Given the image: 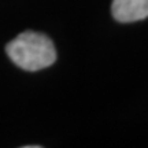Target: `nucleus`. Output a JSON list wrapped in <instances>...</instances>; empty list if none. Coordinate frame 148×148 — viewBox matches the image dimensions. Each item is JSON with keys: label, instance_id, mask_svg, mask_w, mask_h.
<instances>
[{"label": "nucleus", "instance_id": "1", "mask_svg": "<svg viewBox=\"0 0 148 148\" xmlns=\"http://www.w3.org/2000/svg\"><path fill=\"white\" fill-rule=\"evenodd\" d=\"M5 52L18 67L26 71L45 69L56 60V49L52 40L42 33L32 30L21 33L8 42Z\"/></svg>", "mask_w": 148, "mask_h": 148}, {"label": "nucleus", "instance_id": "2", "mask_svg": "<svg viewBox=\"0 0 148 148\" xmlns=\"http://www.w3.org/2000/svg\"><path fill=\"white\" fill-rule=\"evenodd\" d=\"M111 14L118 22H136L148 18V0H112Z\"/></svg>", "mask_w": 148, "mask_h": 148}]
</instances>
